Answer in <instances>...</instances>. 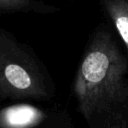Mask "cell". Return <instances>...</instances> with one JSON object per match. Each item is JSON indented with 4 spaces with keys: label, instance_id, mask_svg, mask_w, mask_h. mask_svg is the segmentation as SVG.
Here are the masks:
<instances>
[{
    "label": "cell",
    "instance_id": "7a4b0ae2",
    "mask_svg": "<svg viewBox=\"0 0 128 128\" xmlns=\"http://www.w3.org/2000/svg\"><path fill=\"white\" fill-rule=\"evenodd\" d=\"M0 95L41 98L47 95L37 66L12 41L0 35Z\"/></svg>",
    "mask_w": 128,
    "mask_h": 128
},
{
    "label": "cell",
    "instance_id": "277c9868",
    "mask_svg": "<svg viewBox=\"0 0 128 128\" xmlns=\"http://www.w3.org/2000/svg\"><path fill=\"white\" fill-rule=\"evenodd\" d=\"M106 10L128 51V1L106 0Z\"/></svg>",
    "mask_w": 128,
    "mask_h": 128
},
{
    "label": "cell",
    "instance_id": "3957f363",
    "mask_svg": "<svg viewBox=\"0 0 128 128\" xmlns=\"http://www.w3.org/2000/svg\"><path fill=\"white\" fill-rule=\"evenodd\" d=\"M44 114L38 108L27 105H13L0 111L1 128H31L38 125Z\"/></svg>",
    "mask_w": 128,
    "mask_h": 128
},
{
    "label": "cell",
    "instance_id": "8992f818",
    "mask_svg": "<svg viewBox=\"0 0 128 128\" xmlns=\"http://www.w3.org/2000/svg\"><path fill=\"white\" fill-rule=\"evenodd\" d=\"M106 128H128V123L125 121L119 120V121H116L114 123H111Z\"/></svg>",
    "mask_w": 128,
    "mask_h": 128
},
{
    "label": "cell",
    "instance_id": "5b68a950",
    "mask_svg": "<svg viewBox=\"0 0 128 128\" xmlns=\"http://www.w3.org/2000/svg\"><path fill=\"white\" fill-rule=\"evenodd\" d=\"M28 0H0L1 9H18L27 4Z\"/></svg>",
    "mask_w": 128,
    "mask_h": 128
},
{
    "label": "cell",
    "instance_id": "52a82bcc",
    "mask_svg": "<svg viewBox=\"0 0 128 128\" xmlns=\"http://www.w3.org/2000/svg\"><path fill=\"white\" fill-rule=\"evenodd\" d=\"M127 1H128V0H127Z\"/></svg>",
    "mask_w": 128,
    "mask_h": 128
},
{
    "label": "cell",
    "instance_id": "6da1fadb",
    "mask_svg": "<svg viewBox=\"0 0 128 128\" xmlns=\"http://www.w3.org/2000/svg\"><path fill=\"white\" fill-rule=\"evenodd\" d=\"M127 72V62L111 36L98 33L83 57L73 85L78 108L86 119L126 98Z\"/></svg>",
    "mask_w": 128,
    "mask_h": 128
}]
</instances>
